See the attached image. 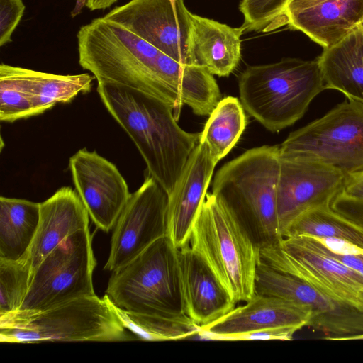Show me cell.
Segmentation results:
<instances>
[{"instance_id":"8992f818","label":"cell","mask_w":363,"mask_h":363,"mask_svg":"<svg viewBox=\"0 0 363 363\" xmlns=\"http://www.w3.org/2000/svg\"><path fill=\"white\" fill-rule=\"evenodd\" d=\"M77 38L79 63L98 82L114 83L158 96L161 52L154 46L103 17L82 26Z\"/></svg>"},{"instance_id":"d4e9b609","label":"cell","mask_w":363,"mask_h":363,"mask_svg":"<svg viewBox=\"0 0 363 363\" xmlns=\"http://www.w3.org/2000/svg\"><path fill=\"white\" fill-rule=\"evenodd\" d=\"M28 86L35 116L58 103H67L79 93L90 91L94 76L89 73L55 74L26 68Z\"/></svg>"},{"instance_id":"44dd1931","label":"cell","mask_w":363,"mask_h":363,"mask_svg":"<svg viewBox=\"0 0 363 363\" xmlns=\"http://www.w3.org/2000/svg\"><path fill=\"white\" fill-rule=\"evenodd\" d=\"M191 55L213 75L228 77L241 58L242 26L234 28L192 13Z\"/></svg>"},{"instance_id":"4fadbf2b","label":"cell","mask_w":363,"mask_h":363,"mask_svg":"<svg viewBox=\"0 0 363 363\" xmlns=\"http://www.w3.org/2000/svg\"><path fill=\"white\" fill-rule=\"evenodd\" d=\"M255 294L294 303L311 318L308 326L323 333L326 340L363 333V313L341 304L303 280L280 272L259 259L255 279Z\"/></svg>"},{"instance_id":"cb8c5ba5","label":"cell","mask_w":363,"mask_h":363,"mask_svg":"<svg viewBox=\"0 0 363 363\" xmlns=\"http://www.w3.org/2000/svg\"><path fill=\"white\" fill-rule=\"evenodd\" d=\"M247 123L240 101L227 96L220 100L209 114L199 142L206 145L210 156L217 163L235 145Z\"/></svg>"},{"instance_id":"d6a6232c","label":"cell","mask_w":363,"mask_h":363,"mask_svg":"<svg viewBox=\"0 0 363 363\" xmlns=\"http://www.w3.org/2000/svg\"><path fill=\"white\" fill-rule=\"evenodd\" d=\"M331 208L342 216L363 225V200H353L338 194Z\"/></svg>"},{"instance_id":"484cf974","label":"cell","mask_w":363,"mask_h":363,"mask_svg":"<svg viewBox=\"0 0 363 363\" xmlns=\"http://www.w3.org/2000/svg\"><path fill=\"white\" fill-rule=\"evenodd\" d=\"M296 235L341 238L363 247V225L335 211L330 206L304 212L289 226L282 238Z\"/></svg>"},{"instance_id":"6da1fadb","label":"cell","mask_w":363,"mask_h":363,"mask_svg":"<svg viewBox=\"0 0 363 363\" xmlns=\"http://www.w3.org/2000/svg\"><path fill=\"white\" fill-rule=\"evenodd\" d=\"M104 106L132 139L148 174L171 194L201 133H188L172 108L146 93L114 83L98 82Z\"/></svg>"},{"instance_id":"ffe728a7","label":"cell","mask_w":363,"mask_h":363,"mask_svg":"<svg viewBox=\"0 0 363 363\" xmlns=\"http://www.w3.org/2000/svg\"><path fill=\"white\" fill-rule=\"evenodd\" d=\"M89 218L77 192L69 186L61 187L40 203L37 232L28 252L32 273L65 238L79 230L89 228Z\"/></svg>"},{"instance_id":"74e56055","label":"cell","mask_w":363,"mask_h":363,"mask_svg":"<svg viewBox=\"0 0 363 363\" xmlns=\"http://www.w3.org/2000/svg\"><path fill=\"white\" fill-rule=\"evenodd\" d=\"M363 340V333L347 336L340 340Z\"/></svg>"},{"instance_id":"f35d334b","label":"cell","mask_w":363,"mask_h":363,"mask_svg":"<svg viewBox=\"0 0 363 363\" xmlns=\"http://www.w3.org/2000/svg\"><path fill=\"white\" fill-rule=\"evenodd\" d=\"M172 2H175V0H171Z\"/></svg>"},{"instance_id":"f1b7e54d","label":"cell","mask_w":363,"mask_h":363,"mask_svg":"<svg viewBox=\"0 0 363 363\" xmlns=\"http://www.w3.org/2000/svg\"><path fill=\"white\" fill-rule=\"evenodd\" d=\"M31 273L28 253L18 260L0 259V316L20 309L29 288Z\"/></svg>"},{"instance_id":"8d00e7d4","label":"cell","mask_w":363,"mask_h":363,"mask_svg":"<svg viewBox=\"0 0 363 363\" xmlns=\"http://www.w3.org/2000/svg\"><path fill=\"white\" fill-rule=\"evenodd\" d=\"M118 0H86V6L91 11L105 9L110 7Z\"/></svg>"},{"instance_id":"52a82bcc","label":"cell","mask_w":363,"mask_h":363,"mask_svg":"<svg viewBox=\"0 0 363 363\" xmlns=\"http://www.w3.org/2000/svg\"><path fill=\"white\" fill-rule=\"evenodd\" d=\"M105 294L116 306L128 312L189 318L184 309L177 248L167 235L113 272Z\"/></svg>"},{"instance_id":"5b68a950","label":"cell","mask_w":363,"mask_h":363,"mask_svg":"<svg viewBox=\"0 0 363 363\" xmlns=\"http://www.w3.org/2000/svg\"><path fill=\"white\" fill-rule=\"evenodd\" d=\"M105 294L79 298L46 311L0 316V341L119 342L133 340Z\"/></svg>"},{"instance_id":"9c48e42d","label":"cell","mask_w":363,"mask_h":363,"mask_svg":"<svg viewBox=\"0 0 363 363\" xmlns=\"http://www.w3.org/2000/svg\"><path fill=\"white\" fill-rule=\"evenodd\" d=\"M259 255L260 259L270 267L363 313V275L332 257L313 238L284 237L260 245Z\"/></svg>"},{"instance_id":"4dcf8cb0","label":"cell","mask_w":363,"mask_h":363,"mask_svg":"<svg viewBox=\"0 0 363 363\" xmlns=\"http://www.w3.org/2000/svg\"><path fill=\"white\" fill-rule=\"evenodd\" d=\"M24 9L23 0H0V46L11 41Z\"/></svg>"},{"instance_id":"e575fe53","label":"cell","mask_w":363,"mask_h":363,"mask_svg":"<svg viewBox=\"0 0 363 363\" xmlns=\"http://www.w3.org/2000/svg\"><path fill=\"white\" fill-rule=\"evenodd\" d=\"M340 195L353 200H363V170L345 175Z\"/></svg>"},{"instance_id":"1f68e13d","label":"cell","mask_w":363,"mask_h":363,"mask_svg":"<svg viewBox=\"0 0 363 363\" xmlns=\"http://www.w3.org/2000/svg\"><path fill=\"white\" fill-rule=\"evenodd\" d=\"M296 332L291 329L257 330L223 336L218 340H291Z\"/></svg>"},{"instance_id":"f546056e","label":"cell","mask_w":363,"mask_h":363,"mask_svg":"<svg viewBox=\"0 0 363 363\" xmlns=\"http://www.w3.org/2000/svg\"><path fill=\"white\" fill-rule=\"evenodd\" d=\"M291 0H240L245 31L270 32L286 26V9Z\"/></svg>"},{"instance_id":"836d02e7","label":"cell","mask_w":363,"mask_h":363,"mask_svg":"<svg viewBox=\"0 0 363 363\" xmlns=\"http://www.w3.org/2000/svg\"><path fill=\"white\" fill-rule=\"evenodd\" d=\"M312 238L333 253L341 255L363 256V247L349 240L341 238Z\"/></svg>"},{"instance_id":"4316f807","label":"cell","mask_w":363,"mask_h":363,"mask_svg":"<svg viewBox=\"0 0 363 363\" xmlns=\"http://www.w3.org/2000/svg\"><path fill=\"white\" fill-rule=\"evenodd\" d=\"M114 306L125 328L142 340L185 339L197 335L201 330L190 318L174 319L138 314Z\"/></svg>"},{"instance_id":"d590c367","label":"cell","mask_w":363,"mask_h":363,"mask_svg":"<svg viewBox=\"0 0 363 363\" xmlns=\"http://www.w3.org/2000/svg\"><path fill=\"white\" fill-rule=\"evenodd\" d=\"M330 255L339 262L363 275V256L341 255L328 250Z\"/></svg>"},{"instance_id":"7402d4cb","label":"cell","mask_w":363,"mask_h":363,"mask_svg":"<svg viewBox=\"0 0 363 363\" xmlns=\"http://www.w3.org/2000/svg\"><path fill=\"white\" fill-rule=\"evenodd\" d=\"M317 60L325 89L337 90L349 99L363 103V27L323 48Z\"/></svg>"},{"instance_id":"7c38bea8","label":"cell","mask_w":363,"mask_h":363,"mask_svg":"<svg viewBox=\"0 0 363 363\" xmlns=\"http://www.w3.org/2000/svg\"><path fill=\"white\" fill-rule=\"evenodd\" d=\"M168 194L147 174L131 196L113 228L104 269L116 271L167 233Z\"/></svg>"},{"instance_id":"ba28073f","label":"cell","mask_w":363,"mask_h":363,"mask_svg":"<svg viewBox=\"0 0 363 363\" xmlns=\"http://www.w3.org/2000/svg\"><path fill=\"white\" fill-rule=\"evenodd\" d=\"M279 157L320 163L351 174L363 170V103L349 99L289 134Z\"/></svg>"},{"instance_id":"277c9868","label":"cell","mask_w":363,"mask_h":363,"mask_svg":"<svg viewBox=\"0 0 363 363\" xmlns=\"http://www.w3.org/2000/svg\"><path fill=\"white\" fill-rule=\"evenodd\" d=\"M238 86L244 109L272 132L299 120L325 89L317 59L298 58L250 66L239 77Z\"/></svg>"},{"instance_id":"83f0119b","label":"cell","mask_w":363,"mask_h":363,"mask_svg":"<svg viewBox=\"0 0 363 363\" xmlns=\"http://www.w3.org/2000/svg\"><path fill=\"white\" fill-rule=\"evenodd\" d=\"M35 116L30 101L26 68L0 65V120L12 123Z\"/></svg>"},{"instance_id":"8fae6325","label":"cell","mask_w":363,"mask_h":363,"mask_svg":"<svg viewBox=\"0 0 363 363\" xmlns=\"http://www.w3.org/2000/svg\"><path fill=\"white\" fill-rule=\"evenodd\" d=\"M191 16L184 0H130L103 18L123 26L173 59L196 65L191 49Z\"/></svg>"},{"instance_id":"d6986e66","label":"cell","mask_w":363,"mask_h":363,"mask_svg":"<svg viewBox=\"0 0 363 363\" xmlns=\"http://www.w3.org/2000/svg\"><path fill=\"white\" fill-rule=\"evenodd\" d=\"M180 285L186 315L200 328L220 319L236 305L189 243L177 249Z\"/></svg>"},{"instance_id":"603a6c76","label":"cell","mask_w":363,"mask_h":363,"mask_svg":"<svg viewBox=\"0 0 363 363\" xmlns=\"http://www.w3.org/2000/svg\"><path fill=\"white\" fill-rule=\"evenodd\" d=\"M40 203L0 198V259L18 260L28 253L37 232Z\"/></svg>"},{"instance_id":"3957f363","label":"cell","mask_w":363,"mask_h":363,"mask_svg":"<svg viewBox=\"0 0 363 363\" xmlns=\"http://www.w3.org/2000/svg\"><path fill=\"white\" fill-rule=\"evenodd\" d=\"M279 145L245 151L216 174L212 194L244 223L259 245L281 238L277 211Z\"/></svg>"},{"instance_id":"30bf717a","label":"cell","mask_w":363,"mask_h":363,"mask_svg":"<svg viewBox=\"0 0 363 363\" xmlns=\"http://www.w3.org/2000/svg\"><path fill=\"white\" fill-rule=\"evenodd\" d=\"M96 264L89 228L70 235L32 273L28 292L18 311L40 312L96 295L92 280Z\"/></svg>"},{"instance_id":"9a60e30c","label":"cell","mask_w":363,"mask_h":363,"mask_svg":"<svg viewBox=\"0 0 363 363\" xmlns=\"http://www.w3.org/2000/svg\"><path fill=\"white\" fill-rule=\"evenodd\" d=\"M75 190L97 228H113L131 194L115 164L86 148L78 150L69 161Z\"/></svg>"},{"instance_id":"2e32d148","label":"cell","mask_w":363,"mask_h":363,"mask_svg":"<svg viewBox=\"0 0 363 363\" xmlns=\"http://www.w3.org/2000/svg\"><path fill=\"white\" fill-rule=\"evenodd\" d=\"M311 313L281 298L254 294L245 304L235 307L211 324L201 328V339L218 340L223 336L274 329L295 331L308 326Z\"/></svg>"},{"instance_id":"e0dca14e","label":"cell","mask_w":363,"mask_h":363,"mask_svg":"<svg viewBox=\"0 0 363 363\" xmlns=\"http://www.w3.org/2000/svg\"><path fill=\"white\" fill-rule=\"evenodd\" d=\"M216 164L206 145L199 142L168 196L167 235L177 249L189 242L193 225L208 193Z\"/></svg>"},{"instance_id":"ac0fdd59","label":"cell","mask_w":363,"mask_h":363,"mask_svg":"<svg viewBox=\"0 0 363 363\" xmlns=\"http://www.w3.org/2000/svg\"><path fill=\"white\" fill-rule=\"evenodd\" d=\"M286 26L330 48L363 27V0H291Z\"/></svg>"},{"instance_id":"7a4b0ae2","label":"cell","mask_w":363,"mask_h":363,"mask_svg":"<svg viewBox=\"0 0 363 363\" xmlns=\"http://www.w3.org/2000/svg\"><path fill=\"white\" fill-rule=\"evenodd\" d=\"M189 243L236 303L252 297L260 245L240 218L212 193L206 195Z\"/></svg>"},{"instance_id":"5bb4252c","label":"cell","mask_w":363,"mask_h":363,"mask_svg":"<svg viewBox=\"0 0 363 363\" xmlns=\"http://www.w3.org/2000/svg\"><path fill=\"white\" fill-rule=\"evenodd\" d=\"M345 177L340 171L320 163L280 158L277 211L281 238L300 215L330 206L342 189Z\"/></svg>"}]
</instances>
